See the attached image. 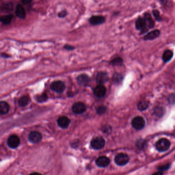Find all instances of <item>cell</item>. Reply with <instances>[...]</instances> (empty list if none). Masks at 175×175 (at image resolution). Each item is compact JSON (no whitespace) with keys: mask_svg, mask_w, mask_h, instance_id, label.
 <instances>
[{"mask_svg":"<svg viewBox=\"0 0 175 175\" xmlns=\"http://www.w3.org/2000/svg\"><path fill=\"white\" fill-rule=\"evenodd\" d=\"M171 146V143L168 139L162 138L158 140L156 144V149L160 152L168 151Z\"/></svg>","mask_w":175,"mask_h":175,"instance_id":"cell-1","label":"cell"},{"mask_svg":"<svg viewBox=\"0 0 175 175\" xmlns=\"http://www.w3.org/2000/svg\"><path fill=\"white\" fill-rule=\"evenodd\" d=\"M147 22L144 18L142 17H139L136 21V28L137 30L141 31V33L142 34L146 33L148 31L147 27Z\"/></svg>","mask_w":175,"mask_h":175,"instance_id":"cell-2","label":"cell"},{"mask_svg":"<svg viewBox=\"0 0 175 175\" xmlns=\"http://www.w3.org/2000/svg\"><path fill=\"white\" fill-rule=\"evenodd\" d=\"M105 141L102 137L95 138L91 141L90 144L92 148L95 150H100L104 148Z\"/></svg>","mask_w":175,"mask_h":175,"instance_id":"cell-3","label":"cell"},{"mask_svg":"<svg viewBox=\"0 0 175 175\" xmlns=\"http://www.w3.org/2000/svg\"><path fill=\"white\" fill-rule=\"evenodd\" d=\"M51 88L52 91L61 94L65 90V84L62 81H54L51 83Z\"/></svg>","mask_w":175,"mask_h":175,"instance_id":"cell-4","label":"cell"},{"mask_svg":"<svg viewBox=\"0 0 175 175\" xmlns=\"http://www.w3.org/2000/svg\"><path fill=\"white\" fill-rule=\"evenodd\" d=\"M132 125L133 128L136 130H141L144 127L145 122L142 117L137 116L132 120Z\"/></svg>","mask_w":175,"mask_h":175,"instance_id":"cell-5","label":"cell"},{"mask_svg":"<svg viewBox=\"0 0 175 175\" xmlns=\"http://www.w3.org/2000/svg\"><path fill=\"white\" fill-rule=\"evenodd\" d=\"M129 160V157L126 153H120L118 154L114 158L116 163L119 166L126 165Z\"/></svg>","mask_w":175,"mask_h":175,"instance_id":"cell-6","label":"cell"},{"mask_svg":"<svg viewBox=\"0 0 175 175\" xmlns=\"http://www.w3.org/2000/svg\"><path fill=\"white\" fill-rule=\"evenodd\" d=\"M86 106L83 102H78L74 103L72 106V110L75 114H83L85 111Z\"/></svg>","mask_w":175,"mask_h":175,"instance_id":"cell-7","label":"cell"},{"mask_svg":"<svg viewBox=\"0 0 175 175\" xmlns=\"http://www.w3.org/2000/svg\"><path fill=\"white\" fill-rule=\"evenodd\" d=\"M20 143V140L19 137L17 135H12L8 139V145L12 148H17L19 146Z\"/></svg>","mask_w":175,"mask_h":175,"instance_id":"cell-8","label":"cell"},{"mask_svg":"<svg viewBox=\"0 0 175 175\" xmlns=\"http://www.w3.org/2000/svg\"><path fill=\"white\" fill-rule=\"evenodd\" d=\"M109 80V75L107 72L101 71L97 74L96 82L99 85H103Z\"/></svg>","mask_w":175,"mask_h":175,"instance_id":"cell-9","label":"cell"},{"mask_svg":"<svg viewBox=\"0 0 175 175\" xmlns=\"http://www.w3.org/2000/svg\"><path fill=\"white\" fill-rule=\"evenodd\" d=\"M94 93L96 97L101 98L105 95L106 88L103 85H98L95 88Z\"/></svg>","mask_w":175,"mask_h":175,"instance_id":"cell-10","label":"cell"},{"mask_svg":"<svg viewBox=\"0 0 175 175\" xmlns=\"http://www.w3.org/2000/svg\"><path fill=\"white\" fill-rule=\"evenodd\" d=\"M95 163L100 168H106L110 164V160L107 157H99L95 161Z\"/></svg>","mask_w":175,"mask_h":175,"instance_id":"cell-11","label":"cell"},{"mask_svg":"<svg viewBox=\"0 0 175 175\" xmlns=\"http://www.w3.org/2000/svg\"><path fill=\"white\" fill-rule=\"evenodd\" d=\"M90 23L93 25H98L105 22V18L101 16H92L89 20Z\"/></svg>","mask_w":175,"mask_h":175,"instance_id":"cell-12","label":"cell"},{"mask_svg":"<svg viewBox=\"0 0 175 175\" xmlns=\"http://www.w3.org/2000/svg\"><path fill=\"white\" fill-rule=\"evenodd\" d=\"M28 139L32 143H38L42 139V135L39 132L33 131L29 134L28 135Z\"/></svg>","mask_w":175,"mask_h":175,"instance_id":"cell-13","label":"cell"},{"mask_svg":"<svg viewBox=\"0 0 175 175\" xmlns=\"http://www.w3.org/2000/svg\"><path fill=\"white\" fill-rule=\"evenodd\" d=\"M77 80L79 84L83 86L87 85L90 82V77L85 74H82L79 75Z\"/></svg>","mask_w":175,"mask_h":175,"instance_id":"cell-14","label":"cell"},{"mask_svg":"<svg viewBox=\"0 0 175 175\" xmlns=\"http://www.w3.org/2000/svg\"><path fill=\"white\" fill-rule=\"evenodd\" d=\"M70 120L65 116H63L60 117L58 120V124L60 127L62 129H66L70 125Z\"/></svg>","mask_w":175,"mask_h":175,"instance_id":"cell-15","label":"cell"},{"mask_svg":"<svg viewBox=\"0 0 175 175\" xmlns=\"http://www.w3.org/2000/svg\"><path fill=\"white\" fill-rule=\"evenodd\" d=\"M160 31L158 29H156L154 31H152L148 33L147 35H145L143 38V39L145 41L153 40L158 38V36H160Z\"/></svg>","mask_w":175,"mask_h":175,"instance_id":"cell-16","label":"cell"},{"mask_svg":"<svg viewBox=\"0 0 175 175\" xmlns=\"http://www.w3.org/2000/svg\"><path fill=\"white\" fill-rule=\"evenodd\" d=\"M16 15L17 17H19V18H21V19H24L25 17L26 13H25L23 7L21 5L19 4L17 6Z\"/></svg>","mask_w":175,"mask_h":175,"instance_id":"cell-17","label":"cell"},{"mask_svg":"<svg viewBox=\"0 0 175 175\" xmlns=\"http://www.w3.org/2000/svg\"><path fill=\"white\" fill-rule=\"evenodd\" d=\"M9 110V105L6 102L0 101V114H6Z\"/></svg>","mask_w":175,"mask_h":175,"instance_id":"cell-18","label":"cell"},{"mask_svg":"<svg viewBox=\"0 0 175 175\" xmlns=\"http://www.w3.org/2000/svg\"><path fill=\"white\" fill-rule=\"evenodd\" d=\"M149 102L147 100H141L138 103V109L140 111L146 110L149 106Z\"/></svg>","mask_w":175,"mask_h":175,"instance_id":"cell-19","label":"cell"},{"mask_svg":"<svg viewBox=\"0 0 175 175\" xmlns=\"http://www.w3.org/2000/svg\"><path fill=\"white\" fill-rule=\"evenodd\" d=\"M173 56V52L171 50H167L164 52L162 56V60L164 62L167 63L169 62Z\"/></svg>","mask_w":175,"mask_h":175,"instance_id":"cell-20","label":"cell"},{"mask_svg":"<svg viewBox=\"0 0 175 175\" xmlns=\"http://www.w3.org/2000/svg\"><path fill=\"white\" fill-rule=\"evenodd\" d=\"M144 18L146 20V22H148V27L149 28H153L154 27V26H155V22L153 21V19H152V17H151V15L149 13L146 12V13H145L144 17Z\"/></svg>","mask_w":175,"mask_h":175,"instance_id":"cell-21","label":"cell"},{"mask_svg":"<svg viewBox=\"0 0 175 175\" xmlns=\"http://www.w3.org/2000/svg\"><path fill=\"white\" fill-rule=\"evenodd\" d=\"M29 102V98L28 95H24L21 97L18 101L19 106L21 107H25L27 105Z\"/></svg>","mask_w":175,"mask_h":175,"instance_id":"cell-22","label":"cell"},{"mask_svg":"<svg viewBox=\"0 0 175 175\" xmlns=\"http://www.w3.org/2000/svg\"><path fill=\"white\" fill-rule=\"evenodd\" d=\"M113 82L116 84H119L122 82L123 80V76L121 74L119 73H114L113 75Z\"/></svg>","mask_w":175,"mask_h":175,"instance_id":"cell-23","label":"cell"},{"mask_svg":"<svg viewBox=\"0 0 175 175\" xmlns=\"http://www.w3.org/2000/svg\"><path fill=\"white\" fill-rule=\"evenodd\" d=\"M13 15H9L7 16H2L0 17V22L5 25H7L10 23L12 19L13 18Z\"/></svg>","mask_w":175,"mask_h":175,"instance_id":"cell-24","label":"cell"},{"mask_svg":"<svg viewBox=\"0 0 175 175\" xmlns=\"http://www.w3.org/2000/svg\"><path fill=\"white\" fill-rule=\"evenodd\" d=\"M154 113L157 116H158L159 117H161L162 116H163V114H164L165 109L163 107L157 106L154 109Z\"/></svg>","mask_w":175,"mask_h":175,"instance_id":"cell-25","label":"cell"},{"mask_svg":"<svg viewBox=\"0 0 175 175\" xmlns=\"http://www.w3.org/2000/svg\"><path fill=\"white\" fill-rule=\"evenodd\" d=\"M123 63V59L120 57H117V58H114V59H113L110 62L111 65H113V66H121Z\"/></svg>","mask_w":175,"mask_h":175,"instance_id":"cell-26","label":"cell"},{"mask_svg":"<svg viewBox=\"0 0 175 175\" xmlns=\"http://www.w3.org/2000/svg\"><path fill=\"white\" fill-rule=\"evenodd\" d=\"M47 99V95L46 93H43L41 95H37V97H36V101L40 103L46 101Z\"/></svg>","mask_w":175,"mask_h":175,"instance_id":"cell-27","label":"cell"},{"mask_svg":"<svg viewBox=\"0 0 175 175\" xmlns=\"http://www.w3.org/2000/svg\"><path fill=\"white\" fill-rule=\"evenodd\" d=\"M107 110V107L105 106H100L97 109V113L100 115H102L106 112Z\"/></svg>","mask_w":175,"mask_h":175,"instance_id":"cell-28","label":"cell"},{"mask_svg":"<svg viewBox=\"0 0 175 175\" xmlns=\"http://www.w3.org/2000/svg\"><path fill=\"white\" fill-rule=\"evenodd\" d=\"M12 5L11 3H8V4H5L1 8V10L3 12H10L12 10Z\"/></svg>","mask_w":175,"mask_h":175,"instance_id":"cell-29","label":"cell"},{"mask_svg":"<svg viewBox=\"0 0 175 175\" xmlns=\"http://www.w3.org/2000/svg\"><path fill=\"white\" fill-rule=\"evenodd\" d=\"M153 16L155 17V18L157 21H161L162 19L160 15V12L158 10H153Z\"/></svg>","mask_w":175,"mask_h":175,"instance_id":"cell-30","label":"cell"},{"mask_svg":"<svg viewBox=\"0 0 175 175\" xmlns=\"http://www.w3.org/2000/svg\"><path fill=\"white\" fill-rule=\"evenodd\" d=\"M171 163H168L165 165H162L161 167L158 168V170L161 172H164V171H168V169H169L171 167Z\"/></svg>","mask_w":175,"mask_h":175,"instance_id":"cell-31","label":"cell"},{"mask_svg":"<svg viewBox=\"0 0 175 175\" xmlns=\"http://www.w3.org/2000/svg\"><path fill=\"white\" fill-rule=\"evenodd\" d=\"M101 130L104 133H109L111 131V128L109 125H105L102 126L101 128Z\"/></svg>","mask_w":175,"mask_h":175,"instance_id":"cell-32","label":"cell"},{"mask_svg":"<svg viewBox=\"0 0 175 175\" xmlns=\"http://www.w3.org/2000/svg\"><path fill=\"white\" fill-rule=\"evenodd\" d=\"M145 143V141L143 140H142V139L139 140L137 142V147L139 148H142L144 146Z\"/></svg>","mask_w":175,"mask_h":175,"instance_id":"cell-33","label":"cell"},{"mask_svg":"<svg viewBox=\"0 0 175 175\" xmlns=\"http://www.w3.org/2000/svg\"><path fill=\"white\" fill-rule=\"evenodd\" d=\"M67 15V13L66 11L63 10V11L60 12H59V13L58 14V17H61V18H62V17H65Z\"/></svg>","mask_w":175,"mask_h":175,"instance_id":"cell-34","label":"cell"},{"mask_svg":"<svg viewBox=\"0 0 175 175\" xmlns=\"http://www.w3.org/2000/svg\"><path fill=\"white\" fill-rule=\"evenodd\" d=\"M168 101L171 104H174L175 102V95L174 94H172L169 95L168 98Z\"/></svg>","mask_w":175,"mask_h":175,"instance_id":"cell-35","label":"cell"},{"mask_svg":"<svg viewBox=\"0 0 175 175\" xmlns=\"http://www.w3.org/2000/svg\"><path fill=\"white\" fill-rule=\"evenodd\" d=\"M64 48L66 50H67V51H72V50H74V49H75V47H74L70 45H65Z\"/></svg>","mask_w":175,"mask_h":175,"instance_id":"cell-36","label":"cell"},{"mask_svg":"<svg viewBox=\"0 0 175 175\" xmlns=\"http://www.w3.org/2000/svg\"><path fill=\"white\" fill-rule=\"evenodd\" d=\"M152 175H163V173L161 172H158L155 173L154 174H153Z\"/></svg>","mask_w":175,"mask_h":175,"instance_id":"cell-37","label":"cell"},{"mask_svg":"<svg viewBox=\"0 0 175 175\" xmlns=\"http://www.w3.org/2000/svg\"><path fill=\"white\" fill-rule=\"evenodd\" d=\"M29 175H42V174H40L39 173H32Z\"/></svg>","mask_w":175,"mask_h":175,"instance_id":"cell-38","label":"cell"},{"mask_svg":"<svg viewBox=\"0 0 175 175\" xmlns=\"http://www.w3.org/2000/svg\"><path fill=\"white\" fill-rule=\"evenodd\" d=\"M2 56L4 57V58H7V57H8L9 56L6 54H2Z\"/></svg>","mask_w":175,"mask_h":175,"instance_id":"cell-39","label":"cell"},{"mask_svg":"<svg viewBox=\"0 0 175 175\" xmlns=\"http://www.w3.org/2000/svg\"><path fill=\"white\" fill-rule=\"evenodd\" d=\"M24 3L25 4H26V3H30L31 2V1H23Z\"/></svg>","mask_w":175,"mask_h":175,"instance_id":"cell-40","label":"cell"}]
</instances>
